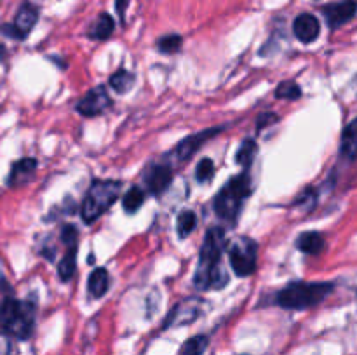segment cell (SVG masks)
<instances>
[{"label": "cell", "instance_id": "obj_1", "mask_svg": "<svg viewBox=\"0 0 357 355\" xmlns=\"http://www.w3.org/2000/svg\"><path fill=\"white\" fill-rule=\"evenodd\" d=\"M223 247H225V232L220 226H213L206 233L202 242L199 265L194 275V285L201 291L206 289H220L227 284L225 271L220 268Z\"/></svg>", "mask_w": 357, "mask_h": 355}, {"label": "cell", "instance_id": "obj_2", "mask_svg": "<svg viewBox=\"0 0 357 355\" xmlns=\"http://www.w3.org/2000/svg\"><path fill=\"white\" fill-rule=\"evenodd\" d=\"M251 195V178L248 173H241L237 176H232L222 190L216 194L215 200H213V207H215L216 216L223 219L229 225H234L239 216L243 204L248 200Z\"/></svg>", "mask_w": 357, "mask_h": 355}, {"label": "cell", "instance_id": "obj_3", "mask_svg": "<svg viewBox=\"0 0 357 355\" xmlns=\"http://www.w3.org/2000/svg\"><path fill=\"white\" fill-rule=\"evenodd\" d=\"M333 289L335 285L331 282H291L279 291L275 301L286 310H305L319 305L333 292Z\"/></svg>", "mask_w": 357, "mask_h": 355}, {"label": "cell", "instance_id": "obj_4", "mask_svg": "<svg viewBox=\"0 0 357 355\" xmlns=\"http://www.w3.org/2000/svg\"><path fill=\"white\" fill-rule=\"evenodd\" d=\"M2 329L17 340L30 338L35 324V305L30 301H20L6 296L2 303Z\"/></svg>", "mask_w": 357, "mask_h": 355}, {"label": "cell", "instance_id": "obj_5", "mask_svg": "<svg viewBox=\"0 0 357 355\" xmlns=\"http://www.w3.org/2000/svg\"><path fill=\"white\" fill-rule=\"evenodd\" d=\"M121 181L112 180H100L91 184L82 205H80V216L86 223L96 221L100 216H103L108 211L112 204L117 200L121 194Z\"/></svg>", "mask_w": 357, "mask_h": 355}, {"label": "cell", "instance_id": "obj_6", "mask_svg": "<svg viewBox=\"0 0 357 355\" xmlns=\"http://www.w3.org/2000/svg\"><path fill=\"white\" fill-rule=\"evenodd\" d=\"M258 246L250 237H239L232 240L229 246V260L232 265V270L239 277H248L257 270Z\"/></svg>", "mask_w": 357, "mask_h": 355}, {"label": "cell", "instance_id": "obj_7", "mask_svg": "<svg viewBox=\"0 0 357 355\" xmlns=\"http://www.w3.org/2000/svg\"><path fill=\"white\" fill-rule=\"evenodd\" d=\"M38 21V9L31 2H23V6L17 10L14 23L3 24V35H9L10 38L23 40Z\"/></svg>", "mask_w": 357, "mask_h": 355}, {"label": "cell", "instance_id": "obj_8", "mask_svg": "<svg viewBox=\"0 0 357 355\" xmlns=\"http://www.w3.org/2000/svg\"><path fill=\"white\" fill-rule=\"evenodd\" d=\"M114 104L112 97L108 96L107 89L103 86H98L94 89H91L82 100L77 103V111L84 117H96V115H101L103 111H107L108 108Z\"/></svg>", "mask_w": 357, "mask_h": 355}, {"label": "cell", "instance_id": "obj_9", "mask_svg": "<svg viewBox=\"0 0 357 355\" xmlns=\"http://www.w3.org/2000/svg\"><path fill=\"white\" fill-rule=\"evenodd\" d=\"M220 131H222V127L206 129V131L197 132V134H190L188 138H185L183 141L176 146V148H174L173 155L176 157V160H180V162H187V160L190 159V157L194 155V153L197 152V150L201 148L206 141H208V139H211L213 136Z\"/></svg>", "mask_w": 357, "mask_h": 355}, {"label": "cell", "instance_id": "obj_10", "mask_svg": "<svg viewBox=\"0 0 357 355\" xmlns=\"http://www.w3.org/2000/svg\"><path fill=\"white\" fill-rule=\"evenodd\" d=\"M357 13V2L354 0H344L338 3H330L323 7V14L330 28H340L342 24L349 23Z\"/></svg>", "mask_w": 357, "mask_h": 355}, {"label": "cell", "instance_id": "obj_11", "mask_svg": "<svg viewBox=\"0 0 357 355\" xmlns=\"http://www.w3.org/2000/svg\"><path fill=\"white\" fill-rule=\"evenodd\" d=\"M173 180V169L166 164H155V166H150L149 171L145 173V183L149 187L150 194L153 195H162L164 190L171 184Z\"/></svg>", "mask_w": 357, "mask_h": 355}, {"label": "cell", "instance_id": "obj_12", "mask_svg": "<svg viewBox=\"0 0 357 355\" xmlns=\"http://www.w3.org/2000/svg\"><path fill=\"white\" fill-rule=\"evenodd\" d=\"M293 31H295V37L302 44H312L319 37L321 23L314 14L303 13L296 16V19L293 21Z\"/></svg>", "mask_w": 357, "mask_h": 355}, {"label": "cell", "instance_id": "obj_13", "mask_svg": "<svg viewBox=\"0 0 357 355\" xmlns=\"http://www.w3.org/2000/svg\"><path fill=\"white\" fill-rule=\"evenodd\" d=\"M35 171H37V160L35 159L17 160V162H14L13 167H10L9 178H7V184H9L10 188L23 187L24 183H28V181L31 180Z\"/></svg>", "mask_w": 357, "mask_h": 355}, {"label": "cell", "instance_id": "obj_14", "mask_svg": "<svg viewBox=\"0 0 357 355\" xmlns=\"http://www.w3.org/2000/svg\"><path fill=\"white\" fill-rule=\"evenodd\" d=\"M340 153L347 160H357V118L342 132Z\"/></svg>", "mask_w": 357, "mask_h": 355}, {"label": "cell", "instance_id": "obj_15", "mask_svg": "<svg viewBox=\"0 0 357 355\" xmlns=\"http://www.w3.org/2000/svg\"><path fill=\"white\" fill-rule=\"evenodd\" d=\"M108 285H110V277H108L107 268H94L93 274L89 275L87 281V289L93 298H101L107 294Z\"/></svg>", "mask_w": 357, "mask_h": 355}, {"label": "cell", "instance_id": "obj_16", "mask_svg": "<svg viewBox=\"0 0 357 355\" xmlns=\"http://www.w3.org/2000/svg\"><path fill=\"white\" fill-rule=\"evenodd\" d=\"M114 17L107 13H101L100 16H98V19L93 23V26L89 28V33L87 35H89V38H93V40H107V38L114 33Z\"/></svg>", "mask_w": 357, "mask_h": 355}, {"label": "cell", "instance_id": "obj_17", "mask_svg": "<svg viewBox=\"0 0 357 355\" xmlns=\"http://www.w3.org/2000/svg\"><path fill=\"white\" fill-rule=\"evenodd\" d=\"M296 247L305 254H319L324 247V237L319 232H303L296 239Z\"/></svg>", "mask_w": 357, "mask_h": 355}, {"label": "cell", "instance_id": "obj_18", "mask_svg": "<svg viewBox=\"0 0 357 355\" xmlns=\"http://www.w3.org/2000/svg\"><path fill=\"white\" fill-rule=\"evenodd\" d=\"M75 270H77V244H72V246H68L65 256H63V260L59 261L58 265L59 278H61L63 282H68L70 278L75 275Z\"/></svg>", "mask_w": 357, "mask_h": 355}, {"label": "cell", "instance_id": "obj_19", "mask_svg": "<svg viewBox=\"0 0 357 355\" xmlns=\"http://www.w3.org/2000/svg\"><path fill=\"white\" fill-rule=\"evenodd\" d=\"M145 202V191L139 187H131L128 191H126L124 198H122V207L128 214H135L136 211H139V207Z\"/></svg>", "mask_w": 357, "mask_h": 355}, {"label": "cell", "instance_id": "obj_20", "mask_svg": "<svg viewBox=\"0 0 357 355\" xmlns=\"http://www.w3.org/2000/svg\"><path fill=\"white\" fill-rule=\"evenodd\" d=\"M108 84H110V87L115 93L124 94L135 86V75H132L131 72H128V70H119V72H115L114 75L110 77Z\"/></svg>", "mask_w": 357, "mask_h": 355}, {"label": "cell", "instance_id": "obj_21", "mask_svg": "<svg viewBox=\"0 0 357 355\" xmlns=\"http://www.w3.org/2000/svg\"><path fill=\"white\" fill-rule=\"evenodd\" d=\"M257 153H258L257 141H255V139H251V138L244 139V141L241 143L239 150H237V153H236V162L241 164L243 167H248L250 164H253Z\"/></svg>", "mask_w": 357, "mask_h": 355}, {"label": "cell", "instance_id": "obj_22", "mask_svg": "<svg viewBox=\"0 0 357 355\" xmlns=\"http://www.w3.org/2000/svg\"><path fill=\"white\" fill-rule=\"evenodd\" d=\"M195 225H197V216H195V212L190 211V209L181 211L180 216H178V225H176L178 235H180L181 239H185V237L190 235L192 230L195 228Z\"/></svg>", "mask_w": 357, "mask_h": 355}, {"label": "cell", "instance_id": "obj_23", "mask_svg": "<svg viewBox=\"0 0 357 355\" xmlns=\"http://www.w3.org/2000/svg\"><path fill=\"white\" fill-rule=\"evenodd\" d=\"M206 347H208V338L202 336V334L201 336H194L185 341L180 350V355H202Z\"/></svg>", "mask_w": 357, "mask_h": 355}, {"label": "cell", "instance_id": "obj_24", "mask_svg": "<svg viewBox=\"0 0 357 355\" xmlns=\"http://www.w3.org/2000/svg\"><path fill=\"white\" fill-rule=\"evenodd\" d=\"M300 96H302V89L293 80H284L275 89V97H279V100H298Z\"/></svg>", "mask_w": 357, "mask_h": 355}, {"label": "cell", "instance_id": "obj_25", "mask_svg": "<svg viewBox=\"0 0 357 355\" xmlns=\"http://www.w3.org/2000/svg\"><path fill=\"white\" fill-rule=\"evenodd\" d=\"M181 44H183V38L180 35H166V37H160L157 42V49H159L162 54H174V52L180 51Z\"/></svg>", "mask_w": 357, "mask_h": 355}, {"label": "cell", "instance_id": "obj_26", "mask_svg": "<svg viewBox=\"0 0 357 355\" xmlns=\"http://www.w3.org/2000/svg\"><path fill=\"white\" fill-rule=\"evenodd\" d=\"M215 174V164H213L211 159H202L201 162L197 164V169H195V181L197 183H208L209 180Z\"/></svg>", "mask_w": 357, "mask_h": 355}, {"label": "cell", "instance_id": "obj_27", "mask_svg": "<svg viewBox=\"0 0 357 355\" xmlns=\"http://www.w3.org/2000/svg\"><path fill=\"white\" fill-rule=\"evenodd\" d=\"M61 239L66 246H72V244H77V228L73 225L63 226L61 230Z\"/></svg>", "mask_w": 357, "mask_h": 355}, {"label": "cell", "instance_id": "obj_28", "mask_svg": "<svg viewBox=\"0 0 357 355\" xmlns=\"http://www.w3.org/2000/svg\"><path fill=\"white\" fill-rule=\"evenodd\" d=\"M278 120H279V117L275 113H271V111H267V113H261L260 117L257 118V129L260 131V129L275 124Z\"/></svg>", "mask_w": 357, "mask_h": 355}, {"label": "cell", "instance_id": "obj_29", "mask_svg": "<svg viewBox=\"0 0 357 355\" xmlns=\"http://www.w3.org/2000/svg\"><path fill=\"white\" fill-rule=\"evenodd\" d=\"M129 7V0H115V10H117L119 17H121L122 21L126 19V10H128Z\"/></svg>", "mask_w": 357, "mask_h": 355}]
</instances>
